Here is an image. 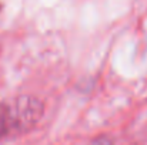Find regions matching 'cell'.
<instances>
[{"mask_svg": "<svg viewBox=\"0 0 147 145\" xmlns=\"http://www.w3.org/2000/svg\"><path fill=\"white\" fill-rule=\"evenodd\" d=\"M42 104L34 98H19L0 107V137L11 131L30 128L42 115Z\"/></svg>", "mask_w": 147, "mask_h": 145, "instance_id": "obj_1", "label": "cell"}]
</instances>
